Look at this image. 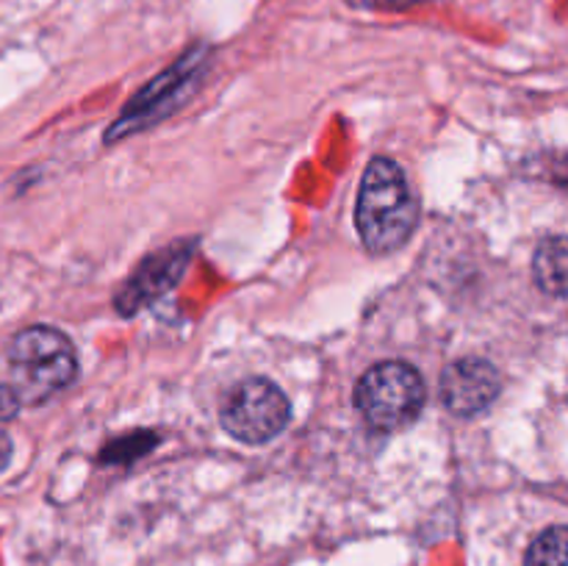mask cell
I'll return each instance as SVG.
<instances>
[{
	"mask_svg": "<svg viewBox=\"0 0 568 566\" xmlns=\"http://www.w3.org/2000/svg\"><path fill=\"white\" fill-rule=\"evenodd\" d=\"M292 405L266 377H247L231 388L220 411V422L244 444H266L286 427Z\"/></svg>",
	"mask_w": 568,
	"mask_h": 566,
	"instance_id": "cell-4",
	"label": "cell"
},
{
	"mask_svg": "<svg viewBox=\"0 0 568 566\" xmlns=\"http://www.w3.org/2000/svg\"><path fill=\"white\" fill-rule=\"evenodd\" d=\"M532 277L552 297L568 294V236H549L532 255Z\"/></svg>",
	"mask_w": 568,
	"mask_h": 566,
	"instance_id": "cell-8",
	"label": "cell"
},
{
	"mask_svg": "<svg viewBox=\"0 0 568 566\" xmlns=\"http://www.w3.org/2000/svg\"><path fill=\"white\" fill-rule=\"evenodd\" d=\"M22 408L20 397H17L14 388L9 386V383H0V422H9L14 420L17 411Z\"/></svg>",
	"mask_w": 568,
	"mask_h": 566,
	"instance_id": "cell-11",
	"label": "cell"
},
{
	"mask_svg": "<svg viewBox=\"0 0 568 566\" xmlns=\"http://www.w3.org/2000/svg\"><path fill=\"white\" fill-rule=\"evenodd\" d=\"M194 253V242H178L170 247L159 250V253L148 255V259L139 264V270L122 283V289L116 292L114 303L120 314H136L144 305L153 303L155 297L166 292L170 286H175L178 277L186 270L189 259Z\"/></svg>",
	"mask_w": 568,
	"mask_h": 566,
	"instance_id": "cell-6",
	"label": "cell"
},
{
	"mask_svg": "<svg viewBox=\"0 0 568 566\" xmlns=\"http://www.w3.org/2000/svg\"><path fill=\"white\" fill-rule=\"evenodd\" d=\"M427 400V386L419 372L405 361H383L355 386V405L375 431L392 433L410 425L422 414Z\"/></svg>",
	"mask_w": 568,
	"mask_h": 566,
	"instance_id": "cell-3",
	"label": "cell"
},
{
	"mask_svg": "<svg viewBox=\"0 0 568 566\" xmlns=\"http://www.w3.org/2000/svg\"><path fill=\"white\" fill-rule=\"evenodd\" d=\"M525 566H568V527H549L527 549Z\"/></svg>",
	"mask_w": 568,
	"mask_h": 566,
	"instance_id": "cell-10",
	"label": "cell"
},
{
	"mask_svg": "<svg viewBox=\"0 0 568 566\" xmlns=\"http://www.w3.org/2000/svg\"><path fill=\"white\" fill-rule=\"evenodd\" d=\"M155 444H159V433L133 431L128 433V436H120L111 444H105V447L100 449L98 461L100 464H133L136 458L148 455Z\"/></svg>",
	"mask_w": 568,
	"mask_h": 566,
	"instance_id": "cell-9",
	"label": "cell"
},
{
	"mask_svg": "<svg viewBox=\"0 0 568 566\" xmlns=\"http://www.w3.org/2000/svg\"><path fill=\"white\" fill-rule=\"evenodd\" d=\"M203 48H192L175 67L161 72L155 81H150L148 87L125 105V111H122L120 120L114 122V128L109 131L105 142H116V139L125 137V133L139 131L142 125H148V122L159 120L161 114L175 109L178 100L183 98V92H186L194 83V78H197V70L203 67Z\"/></svg>",
	"mask_w": 568,
	"mask_h": 566,
	"instance_id": "cell-5",
	"label": "cell"
},
{
	"mask_svg": "<svg viewBox=\"0 0 568 566\" xmlns=\"http://www.w3.org/2000/svg\"><path fill=\"white\" fill-rule=\"evenodd\" d=\"M11 388L20 403L37 405L70 386L78 375V355L70 338L48 325H31L17 333L6 350Z\"/></svg>",
	"mask_w": 568,
	"mask_h": 566,
	"instance_id": "cell-2",
	"label": "cell"
},
{
	"mask_svg": "<svg viewBox=\"0 0 568 566\" xmlns=\"http://www.w3.org/2000/svg\"><path fill=\"white\" fill-rule=\"evenodd\" d=\"M503 377L497 366L486 358H460L444 370L442 375V400L453 414L475 416L486 411L499 397Z\"/></svg>",
	"mask_w": 568,
	"mask_h": 566,
	"instance_id": "cell-7",
	"label": "cell"
},
{
	"mask_svg": "<svg viewBox=\"0 0 568 566\" xmlns=\"http://www.w3.org/2000/svg\"><path fill=\"white\" fill-rule=\"evenodd\" d=\"M419 205L405 172L392 159H372L364 172L355 205V228L364 247L375 255L394 253L414 233Z\"/></svg>",
	"mask_w": 568,
	"mask_h": 566,
	"instance_id": "cell-1",
	"label": "cell"
},
{
	"mask_svg": "<svg viewBox=\"0 0 568 566\" xmlns=\"http://www.w3.org/2000/svg\"><path fill=\"white\" fill-rule=\"evenodd\" d=\"M11 461V438L0 431V469H6Z\"/></svg>",
	"mask_w": 568,
	"mask_h": 566,
	"instance_id": "cell-13",
	"label": "cell"
},
{
	"mask_svg": "<svg viewBox=\"0 0 568 566\" xmlns=\"http://www.w3.org/2000/svg\"><path fill=\"white\" fill-rule=\"evenodd\" d=\"M353 6H361V9H383V6H405L410 0H349Z\"/></svg>",
	"mask_w": 568,
	"mask_h": 566,
	"instance_id": "cell-12",
	"label": "cell"
}]
</instances>
